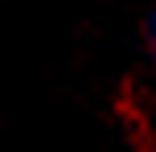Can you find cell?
<instances>
[{
  "mask_svg": "<svg viewBox=\"0 0 156 152\" xmlns=\"http://www.w3.org/2000/svg\"><path fill=\"white\" fill-rule=\"evenodd\" d=\"M148 45H152V54H156V12H152V21H148Z\"/></svg>",
  "mask_w": 156,
  "mask_h": 152,
  "instance_id": "cell-1",
  "label": "cell"
}]
</instances>
